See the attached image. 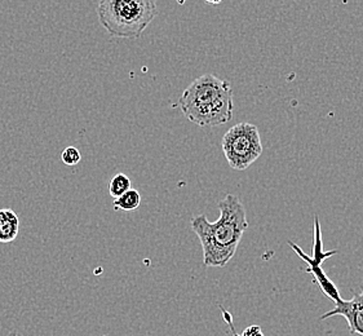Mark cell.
Listing matches in <instances>:
<instances>
[{
  "label": "cell",
  "mask_w": 363,
  "mask_h": 336,
  "mask_svg": "<svg viewBox=\"0 0 363 336\" xmlns=\"http://www.w3.org/2000/svg\"><path fill=\"white\" fill-rule=\"evenodd\" d=\"M8 336H23L22 334H20L17 330H12L9 334H8Z\"/></svg>",
  "instance_id": "7c38bea8"
},
{
  "label": "cell",
  "mask_w": 363,
  "mask_h": 336,
  "mask_svg": "<svg viewBox=\"0 0 363 336\" xmlns=\"http://www.w3.org/2000/svg\"><path fill=\"white\" fill-rule=\"evenodd\" d=\"M334 303V309L322 315L320 320H326L334 315H342L348 322L350 334H359L363 336V286L361 293H357L353 299H342L340 296Z\"/></svg>",
  "instance_id": "5b68a950"
},
{
  "label": "cell",
  "mask_w": 363,
  "mask_h": 336,
  "mask_svg": "<svg viewBox=\"0 0 363 336\" xmlns=\"http://www.w3.org/2000/svg\"><path fill=\"white\" fill-rule=\"evenodd\" d=\"M182 114L199 127H218L233 118L234 101L230 82L204 74L191 82L180 97Z\"/></svg>",
  "instance_id": "7a4b0ae2"
},
{
  "label": "cell",
  "mask_w": 363,
  "mask_h": 336,
  "mask_svg": "<svg viewBox=\"0 0 363 336\" xmlns=\"http://www.w3.org/2000/svg\"><path fill=\"white\" fill-rule=\"evenodd\" d=\"M240 336H264V334H262L260 326L252 325V326H248L247 329L245 330L243 334Z\"/></svg>",
  "instance_id": "30bf717a"
},
{
  "label": "cell",
  "mask_w": 363,
  "mask_h": 336,
  "mask_svg": "<svg viewBox=\"0 0 363 336\" xmlns=\"http://www.w3.org/2000/svg\"><path fill=\"white\" fill-rule=\"evenodd\" d=\"M20 232V219L13 210H0V243H11L15 241Z\"/></svg>",
  "instance_id": "8992f818"
},
{
  "label": "cell",
  "mask_w": 363,
  "mask_h": 336,
  "mask_svg": "<svg viewBox=\"0 0 363 336\" xmlns=\"http://www.w3.org/2000/svg\"><path fill=\"white\" fill-rule=\"evenodd\" d=\"M158 13L157 0H99L102 28L114 38L138 39Z\"/></svg>",
  "instance_id": "3957f363"
},
{
  "label": "cell",
  "mask_w": 363,
  "mask_h": 336,
  "mask_svg": "<svg viewBox=\"0 0 363 336\" xmlns=\"http://www.w3.org/2000/svg\"><path fill=\"white\" fill-rule=\"evenodd\" d=\"M206 3H208V4H212V6H218L223 0H203Z\"/></svg>",
  "instance_id": "8fae6325"
},
{
  "label": "cell",
  "mask_w": 363,
  "mask_h": 336,
  "mask_svg": "<svg viewBox=\"0 0 363 336\" xmlns=\"http://www.w3.org/2000/svg\"><path fill=\"white\" fill-rule=\"evenodd\" d=\"M220 218L211 223L204 215L191 220V229L203 250V263L208 268H223L232 260L248 228L247 212L240 198L228 194L218 202Z\"/></svg>",
  "instance_id": "6da1fadb"
},
{
  "label": "cell",
  "mask_w": 363,
  "mask_h": 336,
  "mask_svg": "<svg viewBox=\"0 0 363 336\" xmlns=\"http://www.w3.org/2000/svg\"><path fill=\"white\" fill-rule=\"evenodd\" d=\"M108 189H109L110 197L116 199L123 196L125 191L131 189V179L124 174H118L110 180Z\"/></svg>",
  "instance_id": "ba28073f"
},
{
  "label": "cell",
  "mask_w": 363,
  "mask_h": 336,
  "mask_svg": "<svg viewBox=\"0 0 363 336\" xmlns=\"http://www.w3.org/2000/svg\"><path fill=\"white\" fill-rule=\"evenodd\" d=\"M223 153L229 166L235 171H245L262 154V138L255 125L242 122L228 130L221 141Z\"/></svg>",
  "instance_id": "277c9868"
},
{
  "label": "cell",
  "mask_w": 363,
  "mask_h": 336,
  "mask_svg": "<svg viewBox=\"0 0 363 336\" xmlns=\"http://www.w3.org/2000/svg\"><path fill=\"white\" fill-rule=\"evenodd\" d=\"M61 159L65 163L66 166H77L79 164L82 159V154L75 147H67L64 149V152L61 154Z\"/></svg>",
  "instance_id": "9c48e42d"
},
{
  "label": "cell",
  "mask_w": 363,
  "mask_h": 336,
  "mask_svg": "<svg viewBox=\"0 0 363 336\" xmlns=\"http://www.w3.org/2000/svg\"><path fill=\"white\" fill-rule=\"evenodd\" d=\"M114 208L116 211L131 212L136 210L141 205V194L136 189H130L125 191L123 196L114 199Z\"/></svg>",
  "instance_id": "52a82bcc"
}]
</instances>
